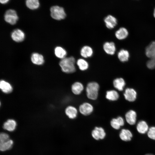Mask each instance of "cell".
Returning a JSON list of instances; mask_svg holds the SVG:
<instances>
[{
    "label": "cell",
    "mask_w": 155,
    "mask_h": 155,
    "mask_svg": "<svg viewBox=\"0 0 155 155\" xmlns=\"http://www.w3.org/2000/svg\"><path fill=\"white\" fill-rule=\"evenodd\" d=\"M75 63L74 57L71 56L61 59L59 65L63 72L67 73H71L76 71Z\"/></svg>",
    "instance_id": "1"
},
{
    "label": "cell",
    "mask_w": 155,
    "mask_h": 155,
    "mask_svg": "<svg viewBox=\"0 0 155 155\" xmlns=\"http://www.w3.org/2000/svg\"><path fill=\"white\" fill-rule=\"evenodd\" d=\"M100 89L99 84L95 82L88 83L86 87V95L87 98L92 100H95L98 98Z\"/></svg>",
    "instance_id": "2"
},
{
    "label": "cell",
    "mask_w": 155,
    "mask_h": 155,
    "mask_svg": "<svg viewBox=\"0 0 155 155\" xmlns=\"http://www.w3.org/2000/svg\"><path fill=\"white\" fill-rule=\"evenodd\" d=\"M51 15L53 19L60 20L65 18L66 14L63 8L58 6H54L50 8Z\"/></svg>",
    "instance_id": "3"
},
{
    "label": "cell",
    "mask_w": 155,
    "mask_h": 155,
    "mask_svg": "<svg viewBox=\"0 0 155 155\" xmlns=\"http://www.w3.org/2000/svg\"><path fill=\"white\" fill-rule=\"evenodd\" d=\"M4 19L7 22L13 25L16 23L18 19V17L15 10L9 9L5 13Z\"/></svg>",
    "instance_id": "4"
},
{
    "label": "cell",
    "mask_w": 155,
    "mask_h": 155,
    "mask_svg": "<svg viewBox=\"0 0 155 155\" xmlns=\"http://www.w3.org/2000/svg\"><path fill=\"white\" fill-rule=\"evenodd\" d=\"M94 111L92 105L88 102H84L81 104L79 108L80 113L84 116H88L91 114Z\"/></svg>",
    "instance_id": "5"
},
{
    "label": "cell",
    "mask_w": 155,
    "mask_h": 155,
    "mask_svg": "<svg viewBox=\"0 0 155 155\" xmlns=\"http://www.w3.org/2000/svg\"><path fill=\"white\" fill-rule=\"evenodd\" d=\"M92 135L94 138L98 140L103 139L105 136L106 133L103 128L96 127L92 131Z\"/></svg>",
    "instance_id": "6"
},
{
    "label": "cell",
    "mask_w": 155,
    "mask_h": 155,
    "mask_svg": "<svg viewBox=\"0 0 155 155\" xmlns=\"http://www.w3.org/2000/svg\"><path fill=\"white\" fill-rule=\"evenodd\" d=\"M11 36L13 40L19 42L22 41L24 40L25 34L22 31L18 29L14 30L12 32Z\"/></svg>",
    "instance_id": "7"
},
{
    "label": "cell",
    "mask_w": 155,
    "mask_h": 155,
    "mask_svg": "<svg viewBox=\"0 0 155 155\" xmlns=\"http://www.w3.org/2000/svg\"><path fill=\"white\" fill-rule=\"evenodd\" d=\"M104 21L106 27L110 29L113 28L117 24V19L111 15H108L106 17Z\"/></svg>",
    "instance_id": "8"
},
{
    "label": "cell",
    "mask_w": 155,
    "mask_h": 155,
    "mask_svg": "<svg viewBox=\"0 0 155 155\" xmlns=\"http://www.w3.org/2000/svg\"><path fill=\"white\" fill-rule=\"evenodd\" d=\"M103 49L106 54L111 55H113L116 50L115 44L112 42H105L103 45Z\"/></svg>",
    "instance_id": "9"
},
{
    "label": "cell",
    "mask_w": 155,
    "mask_h": 155,
    "mask_svg": "<svg viewBox=\"0 0 155 155\" xmlns=\"http://www.w3.org/2000/svg\"><path fill=\"white\" fill-rule=\"evenodd\" d=\"M124 96L126 100L129 102H133L136 99L137 93L133 88H127L125 90Z\"/></svg>",
    "instance_id": "10"
},
{
    "label": "cell",
    "mask_w": 155,
    "mask_h": 155,
    "mask_svg": "<svg viewBox=\"0 0 155 155\" xmlns=\"http://www.w3.org/2000/svg\"><path fill=\"white\" fill-rule=\"evenodd\" d=\"M65 113L69 118L73 119L77 117L78 114V110L75 106L69 105L65 109Z\"/></svg>",
    "instance_id": "11"
},
{
    "label": "cell",
    "mask_w": 155,
    "mask_h": 155,
    "mask_svg": "<svg viewBox=\"0 0 155 155\" xmlns=\"http://www.w3.org/2000/svg\"><path fill=\"white\" fill-rule=\"evenodd\" d=\"M71 89V92L73 94L78 95L82 93L84 89V87L83 84L81 82H76L72 85Z\"/></svg>",
    "instance_id": "12"
},
{
    "label": "cell",
    "mask_w": 155,
    "mask_h": 155,
    "mask_svg": "<svg viewBox=\"0 0 155 155\" xmlns=\"http://www.w3.org/2000/svg\"><path fill=\"white\" fill-rule=\"evenodd\" d=\"M137 115L134 111L131 110L127 112L125 115L126 120L128 123L133 125L136 122Z\"/></svg>",
    "instance_id": "13"
},
{
    "label": "cell",
    "mask_w": 155,
    "mask_h": 155,
    "mask_svg": "<svg viewBox=\"0 0 155 155\" xmlns=\"http://www.w3.org/2000/svg\"><path fill=\"white\" fill-rule=\"evenodd\" d=\"M145 53L149 58L155 59V41L152 42L146 47Z\"/></svg>",
    "instance_id": "14"
},
{
    "label": "cell",
    "mask_w": 155,
    "mask_h": 155,
    "mask_svg": "<svg viewBox=\"0 0 155 155\" xmlns=\"http://www.w3.org/2000/svg\"><path fill=\"white\" fill-rule=\"evenodd\" d=\"M92 48L90 46L85 45L83 46L80 51L81 55L84 58H87L91 57L93 54Z\"/></svg>",
    "instance_id": "15"
},
{
    "label": "cell",
    "mask_w": 155,
    "mask_h": 155,
    "mask_svg": "<svg viewBox=\"0 0 155 155\" xmlns=\"http://www.w3.org/2000/svg\"><path fill=\"white\" fill-rule=\"evenodd\" d=\"M110 124L113 128L118 129L121 126L124 125V122L123 118L119 116L116 118L112 119L111 121Z\"/></svg>",
    "instance_id": "16"
},
{
    "label": "cell",
    "mask_w": 155,
    "mask_h": 155,
    "mask_svg": "<svg viewBox=\"0 0 155 155\" xmlns=\"http://www.w3.org/2000/svg\"><path fill=\"white\" fill-rule=\"evenodd\" d=\"M31 59L32 63L36 65H41L44 62L43 56L37 53H33L31 56Z\"/></svg>",
    "instance_id": "17"
},
{
    "label": "cell",
    "mask_w": 155,
    "mask_h": 155,
    "mask_svg": "<svg viewBox=\"0 0 155 155\" xmlns=\"http://www.w3.org/2000/svg\"><path fill=\"white\" fill-rule=\"evenodd\" d=\"M132 136L133 135L131 131L127 129H122L119 134V137L121 139L125 141H130Z\"/></svg>",
    "instance_id": "18"
},
{
    "label": "cell",
    "mask_w": 155,
    "mask_h": 155,
    "mask_svg": "<svg viewBox=\"0 0 155 155\" xmlns=\"http://www.w3.org/2000/svg\"><path fill=\"white\" fill-rule=\"evenodd\" d=\"M125 84L124 80L121 78H116L113 82V85L114 88L119 91L123 90Z\"/></svg>",
    "instance_id": "19"
},
{
    "label": "cell",
    "mask_w": 155,
    "mask_h": 155,
    "mask_svg": "<svg viewBox=\"0 0 155 155\" xmlns=\"http://www.w3.org/2000/svg\"><path fill=\"white\" fill-rule=\"evenodd\" d=\"M0 88L3 92L6 94L11 93L13 90L12 87L10 84L3 80L0 81Z\"/></svg>",
    "instance_id": "20"
},
{
    "label": "cell",
    "mask_w": 155,
    "mask_h": 155,
    "mask_svg": "<svg viewBox=\"0 0 155 155\" xmlns=\"http://www.w3.org/2000/svg\"><path fill=\"white\" fill-rule=\"evenodd\" d=\"M16 122L15 120L9 119L4 123L3 125V128L9 131H12L16 129Z\"/></svg>",
    "instance_id": "21"
},
{
    "label": "cell",
    "mask_w": 155,
    "mask_h": 155,
    "mask_svg": "<svg viewBox=\"0 0 155 155\" xmlns=\"http://www.w3.org/2000/svg\"><path fill=\"white\" fill-rule=\"evenodd\" d=\"M115 34L117 39L122 40L127 38L128 35V32L126 28L121 27L116 31Z\"/></svg>",
    "instance_id": "22"
},
{
    "label": "cell",
    "mask_w": 155,
    "mask_h": 155,
    "mask_svg": "<svg viewBox=\"0 0 155 155\" xmlns=\"http://www.w3.org/2000/svg\"><path fill=\"white\" fill-rule=\"evenodd\" d=\"M105 97L108 100L111 101H115L118 99L119 95L118 92L114 90H110L106 92Z\"/></svg>",
    "instance_id": "23"
},
{
    "label": "cell",
    "mask_w": 155,
    "mask_h": 155,
    "mask_svg": "<svg viewBox=\"0 0 155 155\" xmlns=\"http://www.w3.org/2000/svg\"><path fill=\"white\" fill-rule=\"evenodd\" d=\"M136 129L138 132L141 134L145 133L149 129L147 124L144 121H141L138 123Z\"/></svg>",
    "instance_id": "24"
},
{
    "label": "cell",
    "mask_w": 155,
    "mask_h": 155,
    "mask_svg": "<svg viewBox=\"0 0 155 155\" xmlns=\"http://www.w3.org/2000/svg\"><path fill=\"white\" fill-rule=\"evenodd\" d=\"M54 53L55 56L58 58L62 59L66 57L67 52L62 47L57 46L54 50Z\"/></svg>",
    "instance_id": "25"
},
{
    "label": "cell",
    "mask_w": 155,
    "mask_h": 155,
    "mask_svg": "<svg viewBox=\"0 0 155 155\" xmlns=\"http://www.w3.org/2000/svg\"><path fill=\"white\" fill-rule=\"evenodd\" d=\"M117 56L118 58L121 61L124 62L128 61L129 54L127 51L122 49L118 52Z\"/></svg>",
    "instance_id": "26"
},
{
    "label": "cell",
    "mask_w": 155,
    "mask_h": 155,
    "mask_svg": "<svg viewBox=\"0 0 155 155\" xmlns=\"http://www.w3.org/2000/svg\"><path fill=\"white\" fill-rule=\"evenodd\" d=\"M76 63L79 68L81 71H85L89 67V65L88 63L83 58H80L78 59Z\"/></svg>",
    "instance_id": "27"
},
{
    "label": "cell",
    "mask_w": 155,
    "mask_h": 155,
    "mask_svg": "<svg viewBox=\"0 0 155 155\" xmlns=\"http://www.w3.org/2000/svg\"><path fill=\"white\" fill-rule=\"evenodd\" d=\"M13 144V141L9 139L0 143V149L2 151H4L11 149Z\"/></svg>",
    "instance_id": "28"
},
{
    "label": "cell",
    "mask_w": 155,
    "mask_h": 155,
    "mask_svg": "<svg viewBox=\"0 0 155 155\" xmlns=\"http://www.w3.org/2000/svg\"><path fill=\"white\" fill-rule=\"evenodd\" d=\"M26 4L28 8L32 10L37 9L40 6L39 0H26Z\"/></svg>",
    "instance_id": "29"
},
{
    "label": "cell",
    "mask_w": 155,
    "mask_h": 155,
    "mask_svg": "<svg viewBox=\"0 0 155 155\" xmlns=\"http://www.w3.org/2000/svg\"><path fill=\"white\" fill-rule=\"evenodd\" d=\"M147 134L149 138L155 140V127H150L147 132Z\"/></svg>",
    "instance_id": "30"
},
{
    "label": "cell",
    "mask_w": 155,
    "mask_h": 155,
    "mask_svg": "<svg viewBox=\"0 0 155 155\" xmlns=\"http://www.w3.org/2000/svg\"><path fill=\"white\" fill-rule=\"evenodd\" d=\"M147 67L150 69H152L155 68V59H150L147 63Z\"/></svg>",
    "instance_id": "31"
},
{
    "label": "cell",
    "mask_w": 155,
    "mask_h": 155,
    "mask_svg": "<svg viewBox=\"0 0 155 155\" xmlns=\"http://www.w3.org/2000/svg\"><path fill=\"white\" fill-rule=\"evenodd\" d=\"M9 139H10L9 138V136L7 134L4 133H2L0 134V142L6 141Z\"/></svg>",
    "instance_id": "32"
},
{
    "label": "cell",
    "mask_w": 155,
    "mask_h": 155,
    "mask_svg": "<svg viewBox=\"0 0 155 155\" xmlns=\"http://www.w3.org/2000/svg\"><path fill=\"white\" fill-rule=\"evenodd\" d=\"M9 0H0V2L2 4H5L7 3Z\"/></svg>",
    "instance_id": "33"
},
{
    "label": "cell",
    "mask_w": 155,
    "mask_h": 155,
    "mask_svg": "<svg viewBox=\"0 0 155 155\" xmlns=\"http://www.w3.org/2000/svg\"><path fill=\"white\" fill-rule=\"evenodd\" d=\"M154 16L155 18V8L154 9Z\"/></svg>",
    "instance_id": "34"
},
{
    "label": "cell",
    "mask_w": 155,
    "mask_h": 155,
    "mask_svg": "<svg viewBox=\"0 0 155 155\" xmlns=\"http://www.w3.org/2000/svg\"><path fill=\"white\" fill-rule=\"evenodd\" d=\"M145 155H153L152 154H146Z\"/></svg>",
    "instance_id": "35"
}]
</instances>
